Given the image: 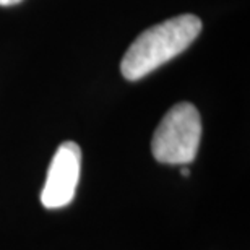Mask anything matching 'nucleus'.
Returning a JSON list of instances; mask_svg holds the SVG:
<instances>
[{
    "instance_id": "nucleus-1",
    "label": "nucleus",
    "mask_w": 250,
    "mask_h": 250,
    "mask_svg": "<svg viewBox=\"0 0 250 250\" xmlns=\"http://www.w3.org/2000/svg\"><path fill=\"white\" fill-rule=\"evenodd\" d=\"M202 31V20L192 13L179 15L148 28L124 54L121 72L130 82L146 77L153 70L177 57Z\"/></svg>"
},
{
    "instance_id": "nucleus-2",
    "label": "nucleus",
    "mask_w": 250,
    "mask_h": 250,
    "mask_svg": "<svg viewBox=\"0 0 250 250\" xmlns=\"http://www.w3.org/2000/svg\"><path fill=\"white\" fill-rule=\"evenodd\" d=\"M202 140V117L190 103L172 106L158 125L151 140V153L164 164H188L197 156Z\"/></svg>"
},
{
    "instance_id": "nucleus-3",
    "label": "nucleus",
    "mask_w": 250,
    "mask_h": 250,
    "mask_svg": "<svg viewBox=\"0 0 250 250\" xmlns=\"http://www.w3.org/2000/svg\"><path fill=\"white\" fill-rule=\"evenodd\" d=\"M82 167V149L75 142H63L54 154L47 169L41 203L49 209L63 208L75 197Z\"/></svg>"
},
{
    "instance_id": "nucleus-4",
    "label": "nucleus",
    "mask_w": 250,
    "mask_h": 250,
    "mask_svg": "<svg viewBox=\"0 0 250 250\" xmlns=\"http://www.w3.org/2000/svg\"><path fill=\"white\" fill-rule=\"evenodd\" d=\"M20 2H21V0H0V5H2V7H10V5H17Z\"/></svg>"
},
{
    "instance_id": "nucleus-5",
    "label": "nucleus",
    "mask_w": 250,
    "mask_h": 250,
    "mask_svg": "<svg viewBox=\"0 0 250 250\" xmlns=\"http://www.w3.org/2000/svg\"><path fill=\"white\" fill-rule=\"evenodd\" d=\"M181 174H182L184 177H188V176H190V171H188V167H182Z\"/></svg>"
}]
</instances>
